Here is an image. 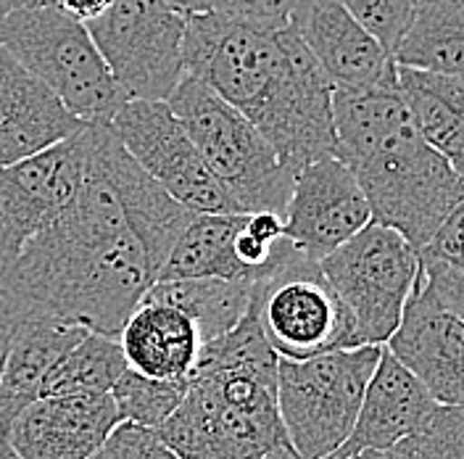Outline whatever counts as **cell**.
<instances>
[{"mask_svg": "<svg viewBox=\"0 0 464 459\" xmlns=\"http://www.w3.org/2000/svg\"><path fill=\"white\" fill-rule=\"evenodd\" d=\"M364 459H464V406L438 404L414 433L388 449L364 452Z\"/></svg>", "mask_w": 464, "mask_h": 459, "instance_id": "obj_27", "label": "cell"}, {"mask_svg": "<svg viewBox=\"0 0 464 459\" xmlns=\"http://www.w3.org/2000/svg\"><path fill=\"white\" fill-rule=\"evenodd\" d=\"M435 406L438 402L428 394V388L382 346L375 373L359 404L353 428L330 459L388 449L417 431L433 415Z\"/></svg>", "mask_w": 464, "mask_h": 459, "instance_id": "obj_18", "label": "cell"}, {"mask_svg": "<svg viewBox=\"0 0 464 459\" xmlns=\"http://www.w3.org/2000/svg\"><path fill=\"white\" fill-rule=\"evenodd\" d=\"M396 87L422 141L464 172V77L396 63Z\"/></svg>", "mask_w": 464, "mask_h": 459, "instance_id": "obj_21", "label": "cell"}, {"mask_svg": "<svg viewBox=\"0 0 464 459\" xmlns=\"http://www.w3.org/2000/svg\"><path fill=\"white\" fill-rule=\"evenodd\" d=\"M393 61L464 77V0H420Z\"/></svg>", "mask_w": 464, "mask_h": 459, "instance_id": "obj_23", "label": "cell"}, {"mask_svg": "<svg viewBox=\"0 0 464 459\" xmlns=\"http://www.w3.org/2000/svg\"><path fill=\"white\" fill-rule=\"evenodd\" d=\"M124 370L127 359L121 354L119 341L87 330L85 338L48 373L40 396L74 391H111Z\"/></svg>", "mask_w": 464, "mask_h": 459, "instance_id": "obj_25", "label": "cell"}, {"mask_svg": "<svg viewBox=\"0 0 464 459\" xmlns=\"http://www.w3.org/2000/svg\"><path fill=\"white\" fill-rule=\"evenodd\" d=\"M283 217L290 243L314 261L372 222L359 180L338 156L317 159L295 172Z\"/></svg>", "mask_w": 464, "mask_h": 459, "instance_id": "obj_13", "label": "cell"}, {"mask_svg": "<svg viewBox=\"0 0 464 459\" xmlns=\"http://www.w3.org/2000/svg\"><path fill=\"white\" fill-rule=\"evenodd\" d=\"M251 309L266 344L283 359H309L333 348L362 346L346 304L319 261L298 249L254 283Z\"/></svg>", "mask_w": 464, "mask_h": 459, "instance_id": "obj_9", "label": "cell"}, {"mask_svg": "<svg viewBox=\"0 0 464 459\" xmlns=\"http://www.w3.org/2000/svg\"><path fill=\"white\" fill-rule=\"evenodd\" d=\"M90 459H179L172 449L159 438V433L135 425L119 423L109 438L95 449Z\"/></svg>", "mask_w": 464, "mask_h": 459, "instance_id": "obj_30", "label": "cell"}, {"mask_svg": "<svg viewBox=\"0 0 464 459\" xmlns=\"http://www.w3.org/2000/svg\"><path fill=\"white\" fill-rule=\"evenodd\" d=\"M348 14L393 56L420 0H341Z\"/></svg>", "mask_w": 464, "mask_h": 459, "instance_id": "obj_28", "label": "cell"}, {"mask_svg": "<svg viewBox=\"0 0 464 459\" xmlns=\"http://www.w3.org/2000/svg\"><path fill=\"white\" fill-rule=\"evenodd\" d=\"M22 5H27V0H5V8L11 11V8H22Z\"/></svg>", "mask_w": 464, "mask_h": 459, "instance_id": "obj_38", "label": "cell"}, {"mask_svg": "<svg viewBox=\"0 0 464 459\" xmlns=\"http://www.w3.org/2000/svg\"><path fill=\"white\" fill-rule=\"evenodd\" d=\"M335 156L359 180L372 222L420 249L464 201V180L414 130L396 85L333 90Z\"/></svg>", "mask_w": 464, "mask_h": 459, "instance_id": "obj_3", "label": "cell"}, {"mask_svg": "<svg viewBox=\"0 0 464 459\" xmlns=\"http://www.w3.org/2000/svg\"><path fill=\"white\" fill-rule=\"evenodd\" d=\"M417 254L443 261H464V201L446 214V220L435 228L430 240L417 249Z\"/></svg>", "mask_w": 464, "mask_h": 459, "instance_id": "obj_32", "label": "cell"}, {"mask_svg": "<svg viewBox=\"0 0 464 459\" xmlns=\"http://www.w3.org/2000/svg\"><path fill=\"white\" fill-rule=\"evenodd\" d=\"M382 346L333 348L309 359H277V409L301 459L333 457L353 428Z\"/></svg>", "mask_w": 464, "mask_h": 459, "instance_id": "obj_7", "label": "cell"}, {"mask_svg": "<svg viewBox=\"0 0 464 459\" xmlns=\"http://www.w3.org/2000/svg\"><path fill=\"white\" fill-rule=\"evenodd\" d=\"M185 72L251 119L293 177L335 156V87L290 24L269 29L217 11L188 14Z\"/></svg>", "mask_w": 464, "mask_h": 459, "instance_id": "obj_2", "label": "cell"}, {"mask_svg": "<svg viewBox=\"0 0 464 459\" xmlns=\"http://www.w3.org/2000/svg\"><path fill=\"white\" fill-rule=\"evenodd\" d=\"M256 280L225 278H179L156 280L145 290V298L167 301L190 317L203 336V344L232 330L251 307Z\"/></svg>", "mask_w": 464, "mask_h": 459, "instance_id": "obj_24", "label": "cell"}, {"mask_svg": "<svg viewBox=\"0 0 464 459\" xmlns=\"http://www.w3.org/2000/svg\"><path fill=\"white\" fill-rule=\"evenodd\" d=\"M327 459H330V457H327ZM346 459H364V457H362V454H353V457H346Z\"/></svg>", "mask_w": 464, "mask_h": 459, "instance_id": "obj_41", "label": "cell"}, {"mask_svg": "<svg viewBox=\"0 0 464 459\" xmlns=\"http://www.w3.org/2000/svg\"><path fill=\"white\" fill-rule=\"evenodd\" d=\"M114 0H56V5L61 11H66L69 16H74L77 22H92L95 16H101Z\"/></svg>", "mask_w": 464, "mask_h": 459, "instance_id": "obj_34", "label": "cell"}, {"mask_svg": "<svg viewBox=\"0 0 464 459\" xmlns=\"http://www.w3.org/2000/svg\"><path fill=\"white\" fill-rule=\"evenodd\" d=\"M116 341L135 373L159 380H190L203 351L198 325L167 301L140 298Z\"/></svg>", "mask_w": 464, "mask_h": 459, "instance_id": "obj_20", "label": "cell"}, {"mask_svg": "<svg viewBox=\"0 0 464 459\" xmlns=\"http://www.w3.org/2000/svg\"><path fill=\"white\" fill-rule=\"evenodd\" d=\"M22 307L24 312L0 367V431L16 417V412L40 399L48 373L87 333L82 325H74L43 307Z\"/></svg>", "mask_w": 464, "mask_h": 459, "instance_id": "obj_19", "label": "cell"}, {"mask_svg": "<svg viewBox=\"0 0 464 459\" xmlns=\"http://www.w3.org/2000/svg\"><path fill=\"white\" fill-rule=\"evenodd\" d=\"M87 159V124L72 138L0 167V275L74 199Z\"/></svg>", "mask_w": 464, "mask_h": 459, "instance_id": "obj_12", "label": "cell"}, {"mask_svg": "<svg viewBox=\"0 0 464 459\" xmlns=\"http://www.w3.org/2000/svg\"><path fill=\"white\" fill-rule=\"evenodd\" d=\"M259 459H301L290 446H283V449H275V452H269V454H264Z\"/></svg>", "mask_w": 464, "mask_h": 459, "instance_id": "obj_37", "label": "cell"}, {"mask_svg": "<svg viewBox=\"0 0 464 459\" xmlns=\"http://www.w3.org/2000/svg\"><path fill=\"white\" fill-rule=\"evenodd\" d=\"M277 354L254 309L203 344L188 391L156 428L179 459H259L288 446L277 409Z\"/></svg>", "mask_w": 464, "mask_h": 459, "instance_id": "obj_4", "label": "cell"}, {"mask_svg": "<svg viewBox=\"0 0 464 459\" xmlns=\"http://www.w3.org/2000/svg\"><path fill=\"white\" fill-rule=\"evenodd\" d=\"M188 380H159L127 367L109 394L121 423H135L156 431L182 402Z\"/></svg>", "mask_w": 464, "mask_h": 459, "instance_id": "obj_26", "label": "cell"}, {"mask_svg": "<svg viewBox=\"0 0 464 459\" xmlns=\"http://www.w3.org/2000/svg\"><path fill=\"white\" fill-rule=\"evenodd\" d=\"M193 214L132 159L111 122H92L74 199L0 275V290L116 338Z\"/></svg>", "mask_w": 464, "mask_h": 459, "instance_id": "obj_1", "label": "cell"}, {"mask_svg": "<svg viewBox=\"0 0 464 459\" xmlns=\"http://www.w3.org/2000/svg\"><path fill=\"white\" fill-rule=\"evenodd\" d=\"M85 127L56 93L0 45V167L29 159Z\"/></svg>", "mask_w": 464, "mask_h": 459, "instance_id": "obj_17", "label": "cell"}, {"mask_svg": "<svg viewBox=\"0 0 464 459\" xmlns=\"http://www.w3.org/2000/svg\"><path fill=\"white\" fill-rule=\"evenodd\" d=\"M167 103L237 211H285L293 172L251 119L190 74L174 87Z\"/></svg>", "mask_w": 464, "mask_h": 459, "instance_id": "obj_5", "label": "cell"}, {"mask_svg": "<svg viewBox=\"0 0 464 459\" xmlns=\"http://www.w3.org/2000/svg\"><path fill=\"white\" fill-rule=\"evenodd\" d=\"M0 459H22L11 446V441L5 438V433H0Z\"/></svg>", "mask_w": 464, "mask_h": 459, "instance_id": "obj_36", "label": "cell"}, {"mask_svg": "<svg viewBox=\"0 0 464 459\" xmlns=\"http://www.w3.org/2000/svg\"><path fill=\"white\" fill-rule=\"evenodd\" d=\"M414 290L422 293L438 309L464 319V261L420 257Z\"/></svg>", "mask_w": 464, "mask_h": 459, "instance_id": "obj_29", "label": "cell"}, {"mask_svg": "<svg viewBox=\"0 0 464 459\" xmlns=\"http://www.w3.org/2000/svg\"><path fill=\"white\" fill-rule=\"evenodd\" d=\"M5 11H8V8H5V0H0V16H3Z\"/></svg>", "mask_w": 464, "mask_h": 459, "instance_id": "obj_40", "label": "cell"}, {"mask_svg": "<svg viewBox=\"0 0 464 459\" xmlns=\"http://www.w3.org/2000/svg\"><path fill=\"white\" fill-rule=\"evenodd\" d=\"M111 127L132 159L182 206L196 214L237 211L167 101L127 98Z\"/></svg>", "mask_w": 464, "mask_h": 459, "instance_id": "obj_11", "label": "cell"}, {"mask_svg": "<svg viewBox=\"0 0 464 459\" xmlns=\"http://www.w3.org/2000/svg\"><path fill=\"white\" fill-rule=\"evenodd\" d=\"M240 211L227 214H193L177 235L172 251L159 269L156 280L179 278H225V280H254L251 272L237 261L232 238Z\"/></svg>", "mask_w": 464, "mask_h": 459, "instance_id": "obj_22", "label": "cell"}, {"mask_svg": "<svg viewBox=\"0 0 464 459\" xmlns=\"http://www.w3.org/2000/svg\"><path fill=\"white\" fill-rule=\"evenodd\" d=\"M385 348L414 375L438 404L464 406V319L411 290L404 315Z\"/></svg>", "mask_w": 464, "mask_h": 459, "instance_id": "obj_16", "label": "cell"}, {"mask_svg": "<svg viewBox=\"0 0 464 459\" xmlns=\"http://www.w3.org/2000/svg\"><path fill=\"white\" fill-rule=\"evenodd\" d=\"M0 45L85 124L111 122L127 101L90 29L58 5H22L0 16Z\"/></svg>", "mask_w": 464, "mask_h": 459, "instance_id": "obj_6", "label": "cell"}, {"mask_svg": "<svg viewBox=\"0 0 464 459\" xmlns=\"http://www.w3.org/2000/svg\"><path fill=\"white\" fill-rule=\"evenodd\" d=\"M319 267L346 304L359 344L385 346L417 283V249L399 230L370 222L322 259Z\"/></svg>", "mask_w": 464, "mask_h": 459, "instance_id": "obj_8", "label": "cell"}, {"mask_svg": "<svg viewBox=\"0 0 464 459\" xmlns=\"http://www.w3.org/2000/svg\"><path fill=\"white\" fill-rule=\"evenodd\" d=\"M462 180H464V172H462Z\"/></svg>", "mask_w": 464, "mask_h": 459, "instance_id": "obj_42", "label": "cell"}, {"mask_svg": "<svg viewBox=\"0 0 464 459\" xmlns=\"http://www.w3.org/2000/svg\"><path fill=\"white\" fill-rule=\"evenodd\" d=\"M24 312V307L11 298L8 293L0 290V367H3V359L8 354V346H11V338H14V330L19 325V317Z\"/></svg>", "mask_w": 464, "mask_h": 459, "instance_id": "obj_33", "label": "cell"}, {"mask_svg": "<svg viewBox=\"0 0 464 459\" xmlns=\"http://www.w3.org/2000/svg\"><path fill=\"white\" fill-rule=\"evenodd\" d=\"M27 5H56V0H27Z\"/></svg>", "mask_w": 464, "mask_h": 459, "instance_id": "obj_39", "label": "cell"}, {"mask_svg": "<svg viewBox=\"0 0 464 459\" xmlns=\"http://www.w3.org/2000/svg\"><path fill=\"white\" fill-rule=\"evenodd\" d=\"M119 423L109 391H74L29 402L0 433L22 459H90Z\"/></svg>", "mask_w": 464, "mask_h": 459, "instance_id": "obj_14", "label": "cell"}, {"mask_svg": "<svg viewBox=\"0 0 464 459\" xmlns=\"http://www.w3.org/2000/svg\"><path fill=\"white\" fill-rule=\"evenodd\" d=\"M167 3H172L174 8H179L182 14H198V11H206L208 0H167Z\"/></svg>", "mask_w": 464, "mask_h": 459, "instance_id": "obj_35", "label": "cell"}, {"mask_svg": "<svg viewBox=\"0 0 464 459\" xmlns=\"http://www.w3.org/2000/svg\"><path fill=\"white\" fill-rule=\"evenodd\" d=\"M185 16L167 0H114L85 27L127 98L167 101L188 74Z\"/></svg>", "mask_w": 464, "mask_h": 459, "instance_id": "obj_10", "label": "cell"}, {"mask_svg": "<svg viewBox=\"0 0 464 459\" xmlns=\"http://www.w3.org/2000/svg\"><path fill=\"white\" fill-rule=\"evenodd\" d=\"M298 0H208L206 11L240 19L259 27L280 29L290 24V14Z\"/></svg>", "mask_w": 464, "mask_h": 459, "instance_id": "obj_31", "label": "cell"}, {"mask_svg": "<svg viewBox=\"0 0 464 459\" xmlns=\"http://www.w3.org/2000/svg\"><path fill=\"white\" fill-rule=\"evenodd\" d=\"M290 27L335 90L396 85V61L341 0H298Z\"/></svg>", "mask_w": 464, "mask_h": 459, "instance_id": "obj_15", "label": "cell"}]
</instances>
